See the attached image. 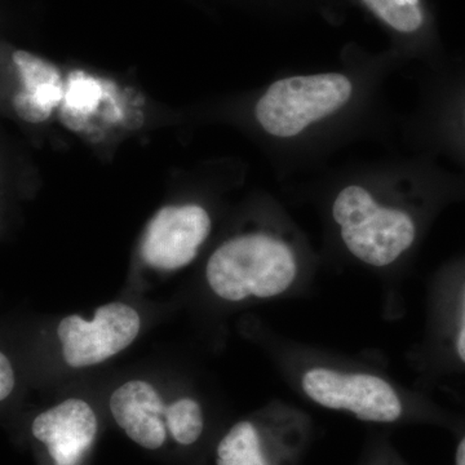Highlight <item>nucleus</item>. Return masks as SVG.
I'll return each mask as SVG.
<instances>
[{"mask_svg": "<svg viewBox=\"0 0 465 465\" xmlns=\"http://www.w3.org/2000/svg\"><path fill=\"white\" fill-rule=\"evenodd\" d=\"M99 97V84L92 79L79 76V78L70 81V84L67 85V90L64 94V103H65L66 109L88 112L97 105Z\"/></svg>", "mask_w": 465, "mask_h": 465, "instance_id": "14", "label": "nucleus"}, {"mask_svg": "<svg viewBox=\"0 0 465 465\" xmlns=\"http://www.w3.org/2000/svg\"><path fill=\"white\" fill-rule=\"evenodd\" d=\"M167 407L148 381H131L110 396V411L116 424L143 449L157 450L166 442Z\"/></svg>", "mask_w": 465, "mask_h": 465, "instance_id": "8", "label": "nucleus"}, {"mask_svg": "<svg viewBox=\"0 0 465 465\" xmlns=\"http://www.w3.org/2000/svg\"><path fill=\"white\" fill-rule=\"evenodd\" d=\"M23 90L12 99L15 112L23 121L42 124L64 99L63 84L57 67L26 51L14 54Z\"/></svg>", "mask_w": 465, "mask_h": 465, "instance_id": "9", "label": "nucleus"}, {"mask_svg": "<svg viewBox=\"0 0 465 465\" xmlns=\"http://www.w3.org/2000/svg\"><path fill=\"white\" fill-rule=\"evenodd\" d=\"M16 384L14 367L5 354L0 351V402L8 399Z\"/></svg>", "mask_w": 465, "mask_h": 465, "instance_id": "15", "label": "nucleus"}, {"mask_svg": "<svg viewBox=\"0 0 465 465\" xmlns=\"http://www.w3.org/2000/svg\"><path fill=\"white\" fill-rule=\"evenodd\" d=\"M166 425L171 436L180 445L197 442L203 432L204 419L200 403L193 399L174 401L166 410Z\"/></svg>", "mask_w": 465, "mask_h": 465, "instance_id": "12", "label": "nucleus"}, {"mask_svg": "<svg viewBox=\"0 0 465 465\" xmlns=\"http://www.w3.org/2000/svg\"><path fill=\"white\" fill-rule=\"evenodd\" d=\"M351 92V82L339 73L281 79L256 104V119L272 136H298L309 124L341 109Z\"/></svg>", "mask_w": 465, "mask_h": 465, "instance_id": "3", "label": "nucleus"}, {"mask_svg": "<svg viewBox=\"0 0 465 465\" xmlns=\"http://www.w3.org/2000/svg\"><path fill=\"white\" fill-rule=\"evenodd\" d=\"M457 465H465V436L459 443L457 450Z\"/></svg>", "mask_w": 465, "mask_h": 465, "instance_id": "16", "label": "nucleus"}, {"mask_svg": "<svg viewBox=\"0 0 465 465\" xmlns=\"http://www.w3.org/2000/svg\"><path fill=\"white\" fill-rule=\"evenodd\" d=\"M403 2L410 5H418V0H403Z\"/></svg>", "mask_w": 465, "mask_h": 465, "instance_id": "17", "label": "nucleus"}, {"mask_svg": "<svg viewBox=\"0 0 465 465\" xmlns=\"http://www.w3.org/2000/svg\"><path fill=\"white\" fill-rule=\"evenodd\" d=\"M217 465H269L258 428L251 421L235 424L217 446Z\"/></svg>", "mask_w": 465, "mask_h": 465, "instance_id": "11", "label": "nucleus"}, {"mask_svg": "<svg viewBox=\"0 0 465 465\" xmlns=\"http://www.w3.org/2000/svg\"><path fill=\"white\" fill-rule=\"evenodd\" d=\"M332 216L349 252L375 268L391 265L415 242L414 219L406 211L381 206L362 186L342 189Z\"/></svg>", "mask_w": 465, "mask_h": 465, "instance_id": "2", "label": "nucleus"}, {"mask_svg": "<svg viewBox=\"0 0 465 465\" xmlns=\"http://www.w3.org/2000/svg\"><path fill=\"white\" fill-rule=\"evenodd\" d=\"M210 232V215L197 204L162 208L143 235V258L161 271L183 268L195 259Z\"/></svg>", "mask_w": 465, "mask_h": 465, "instance_id": "6", "label": "nucleus"}, {"mask_svg": "<svg viewBox=\"0 0 465 465\" xmlns=\"http://www.w3.org/2000/svg\"><path fill=\"white\" fill-rule=\"evenodd\" d=\"M97 418L84 400L69 399L34 419L32 433L56 465H79L96 439Z\"/></svg>", "mask_w": 465, "mask_h": 465, "instance_id": "7", "label": "nucleus"}, {"mask_svg": "<svg viewBox=\"0 0 465 465\" xmlns=\"http://www.w3.org/2000/svg\"><path fill=\"white\" fill-rule=\"evenodd\" d=\"M298 262L289 244L265 232L224 242L207 262L208 286L226 302L282 295L295 282Z\"/></svg>", "mask_w": 465, "mask_h": 465, "instance_id": "1", "label": "nucleus"}, {"mask_svg": "<svg viewBox=\"0 0 465 465\" xmlns=\"http://www.w3.org/2000/svg\"><path fill=\"white\" fill-rule=\"evenodd\" d=\"M302 388L317 405L351 412L361 420L393 423L403 414L399 391L381 376L313 367L302 375Z\"/></svg>", "mask_w": 465, "mask_h": 465, "instance_id": "4", "label": "nucleus"}, {"mask_svg": "<svg viewBox=\"0 0 465 465\" xmlns=\"http://www.w3.org/2000/svg\"><path fill=\"white\" fill-rule=\"evenodd\" d=\"M385 23L399 32H415L421 25L420 9L403 0H363Z\"/></svg>", "mask_w": 465, "mask_h": 465, "instance_id": "13", "label": "nucleus"}, {"mask_svg": "<svg viewBox=\"0 0 465 465\" xmlns=\"http://www.w3.org/2000/svg\"><path fill=\"white\" fill-rule=\"evenodd\" d=\"M142 329L136 309L124 302H110L96 311L94 320L67 316L61 320L57 335L66 363L74 369L105 362L130 347Z\"/></svg>", "mask_w": 465, "mask_h": 465, "instance_id": "5", "label": "nucleus"}, {"mask_svg": "<svg viewBox=\"0 0 465 465\" xmlns=\"http://www.w3.org/2000/svg\"><path fill=\"white\" fill-rule=\"evenodd\" d=\"M439 290L436 339L440 353L465 371V275Z\"/></svg>", "mask_w": 465, "mask_h": 465, "instance_id": "10", "label": "nucleus"}]
</instances>
